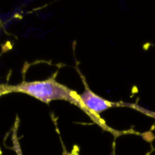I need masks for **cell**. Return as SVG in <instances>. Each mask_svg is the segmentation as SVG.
Here are the masks:
<instances>
[{
    "label": "cell",
    "instance_id": "obj_1",
    "mask_svg": "<svg viewBox=\"0 0 155 155\" xmlns=\"http://www.w3.org/2000/svg\"><path fill=\"white\" fill-rule=\"evenodd\" d=\"M12 93H21L32 96L45 104L54 100H64L82 107L79 96L54 79L45 81L22 82L18 84H0V96Z\"/></svg>",
    "mask_w": 155,
    "mask_h": 155
},
{
    "label": "cell",
    "instance_id": "obj_2",
    "mask_svg": "<svg viewBox=\"0 0 155 155\" xmlns=\"http://www.w3.org/2000/svg\"><path fill=\"white\" fill-rule=\"evenodd\" d=\"M79 98L82 104V107L86 108L90 112L94 114L104 112L114 105L112 103L101 98L100 96L93 93L88 87H85L84 92L79 96Z\"/></svg>",
    "mask_w": 155,
    "mask_h": 155
},
{
    "label": "cell",
    "instance_id": "obj_3",
    "mask_svg": "<svg viewBox=\"0 0 155 155\" xmlns=\"http://www.w3.org/2000/svg\"><path fill=\"white\" fill-rule=\"evenodd\" d=\"M18 118H16L15 120V124L14 125V128L12 130V143H13V149L15 152L16 155H24L22 149H21V145L18 140V136H17V129H18Z\"/></svg>",
    "mask_w": 155,
    "mask_h": 155
}]
</instances>
